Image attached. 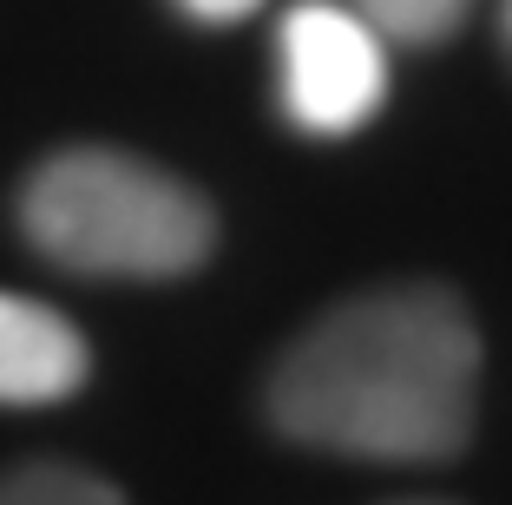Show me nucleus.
Instances as JSON below:
<instances>
[{
    "label": "nucleus",
    "instance_id": "obj_1",
    "mask_svg": "<svg viewBox=\"0 0 512 505\" xmlns=\"http://www.w3.org/2000/svg\"><path fill=\"white\" fill-rule=\"evenodd\" d=\"M480 335L447 289H381L322 315L270 374V420L355 460H447L473 433Z\"/></svg>",
    "mask_w": 512,
    "mask_h": 505
},
{
    "label": "nucleus",
    "instance_id": "obj_2",
    "mask_svg": "<svg viewBox=\"0 0 512 505\" xmlns=\"http://www.w3.org/2000/svg\"><path fill=\"white\" fill-rule=\"evenodd\" d=\"M20 223L60 269L79 276H184L211 256V204L184 178L125 151L79 145L27 178Z\"/></svg>",
    "mask_w": 512,
    "mask_h": 505
},
{
    "label": "nucleus",
    "instance_id": "obj_3",
    "mask_svg": "<svg viewBox=\"0 0 512 505\" xmlns=\"http://www.w3.org/2000/svg\"><path fill=\"white\" fill-rule=\"evenodd\" d=\"M276 60H283V105L302 132L348 138L388 99V40L355 7H329V0L289 7Z\"/></svg>",
    "mask_w": 512,
    "mask_h": 505
},
{
    "label": "nucleus",
    "instance_id": "obj_4",
    "mask_svg": "<svg viewBox=\"0 0 512 505\" xmlns=\"http://www.w3.org/2000/svg\"><path fill=\"white\" fill-rule=\"evenodd\" d=\"M86 368H92L86 335L66 315L0 289V401L7 407L66 401V394H79Z\"/></svg>",
    "mask_w": 512,
    "mask_h": 505
},
{
    "label": "nucleus",
    "instance_id": "obj_5",
    "mask_svg": "<svg viewBox=\"0 0 512 505\" xmlns=\"http://www.w3.org/2000/svg\"><path fill=\"white\" fill-rule=\"evenodd\" d=\"M0 505H125V499L86 466L46 460V466H20V473L0 479Z\"/></svg>",
    "mask_w": 512,
    "mask_h": 505
},
{
    "label": "nucleus",
    "instance_id": "obj_6",
    "mask_svg": "<svg viewBox=\"0 0 512 505\" xmlns=\"http://www.w3.org/2000/svg\"><path fill=\"white\" fill-rule=\"evenodd\" d=\"M355 14L381 33V40H401V46H434L460 27L467 0H355Z\"/></svg>",
    "mask_w": 512,
    "mask_h": 505
},
{
    "label": "nucleus",
    "instance_id": "obj_7",
    "mask_svg": "<svg viewBox=\"0 0 512 505\" xmlns=\"http://www.w3.org/2000/svg\"><path fill=\"white\" fill-rule=\"evenodd\" d=\"M184 14H197V20H243V14H256L263 0H178Z\"/></svg>",
    "mask_w": 512,
    "mask_h": 505
},
{
    "label": "nucleus",
    "instance_id": "obj_8",
    "mask_svg": "<svg viewBox=\"0 0 512 505\" xmlns=\"http://www.w3.org/2000/svg\"><path fill=\"white\" fill-rule=\"evenodd\" d=\"M506 33H512V0H506Z\"/></svg>",
    "mask_w": 512,
    "mask_h": 505
}]
</instances>
